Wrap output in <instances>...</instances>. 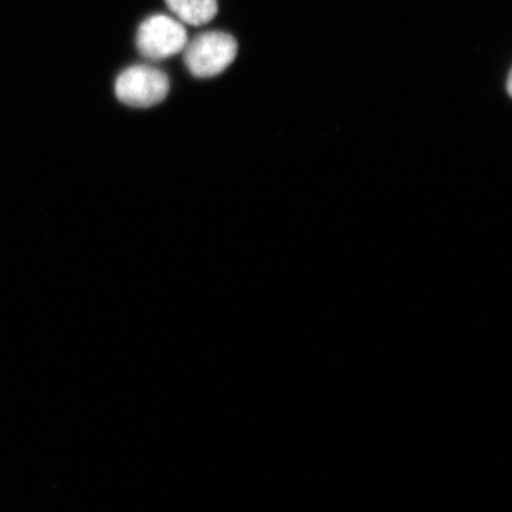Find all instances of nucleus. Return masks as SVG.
<instances>
[{
  "label": "nucleus",
  "mask_w": 512,
  "mask_h": 512,
  "mask_svg": "<svg viewBox=\"0 0 512 512\" xmlns=\"http://www.w3.org/2000/svg\"><path fill=\"white\" fill-rule=\"evenodd\" d=\"M183 52L192 76L208 79L231 66L238 55V43L229 33L205 32L188 42Z\"/></svg>",
  "instance_id": "f257e3e1"
},
{
  "label": "nucleus",
  "mask_w": 512,
  "mask_h": 512,
  "mask_svg": "<svg viewBox=\"0 0 512 512\" xmlns=\"http://www.w3.org/2000/svg\"><path fill=\"white\" fill-rule=\"evenodd\" d=\"M170 92V79L163 70L137 64L117 77L116 96L126 106L147 109L157 106Z\"/></svg>",
  "instance_id": "f03ea898"
},
{
  "label": "nucleus",
  "mask_w": 512,
  "mask_h": 512,
  "mask_svg": "<svg viewBox=\"0 0 512 512\" xmlns=\"http://www.w3.org/2000/svg\"><path fill=\"white\" fill-rule=\"evenodd\" d=\"M188 43L187 30L180 20L154 15L141 23L137 32V49L150 60H164L183 52Z\"/></svg>",
  "instance_id": "7ed1b4c3"
},
{
  "label": "nucleus",
  "mask_w": 512,
  "mask_h": 512,
  "mask_svg": "<svg viewBox=\"0 0 512 512\" xmlns=\"http://www.w3.org/2000/svg\"><path fill=\"white\" fill-rule=\"evenodd\" d=\"M174 18L191 26L211 22L218 13V0H165Z\"/></svg>",
  "instance_id": "20e7f679"
},
{
  "label": "nucleus",
  "mask_w": 512,
  "mask_h": 512,
  "mask_svg": "<svg viewBox=\"0 0 512 512\" xmlns=\"http://www.w3.org/2000/svg\"><path fill=\"white\" fill-rule=\"evenodd\" d=\"M511 84H512V77H511V73L508 74V79H507V93L512 94V87H511Z\"/></svg>",
  "instance_id": "39448f33"
}]
</instances>
